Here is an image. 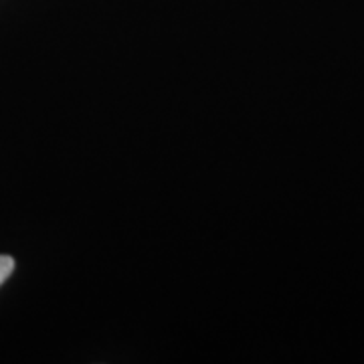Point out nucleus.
<instances>
[{
  "label": "nucleus",
  "instance_id": "1",
  "mask_svg": "<svg viewBox=\"0 0 364 364\" xmlns=\"http://www.w3.org/2000/svg\"><path fill=\"white\" fill-rule=\"evenodd\" d=\"M14 272V259L9 255H0V286L11 277V273Z\"/></svg>",
  "mask_w": 364,
  "mask_h": 364
}]
</instances>
